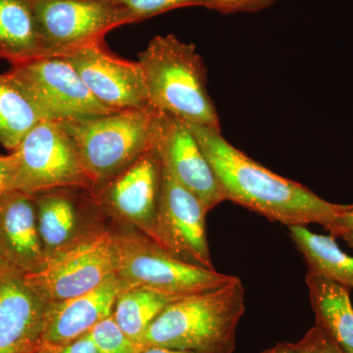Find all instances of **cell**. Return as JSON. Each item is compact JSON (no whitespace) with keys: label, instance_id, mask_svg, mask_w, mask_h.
I'll return each instance as SVG.
<instances>
[{"label":"cell","instance_id":"cell-16","mask_svg":"<svg viewBox=\"0 0 353 353\" xmlns=\"http://www.w3.org/2000/svg\"><path fill=\"white\" fill-rule=\"evenodd\" d=\"M0 252L7 264L24 274L46 259L39 238L34 196L10 192L0 199Z\"/></svg>","mask_w":353,"mask_h":353},{"label":"cell","instance_id":"cell-30","mask_svg":"<svg viewBox=\"0 0 353 353\" xmlns=\"http://www.w3.org/2000/svg\"><path fill=\"white\" fill-rule=\"evenodd\" d=\"M261 353H301L296 343H278L274 347L267 348Z\"/></svg>","mask_w":353,"mask_h":353},{"label":"cell","instance_id":"cell-26","mask_svg":"<svg viewBox=\"0 0 353 353\" xmlns=\"http://www.w3.org/2000/svg\"><path fill=\"white\" fill-rule=\"evenodd\" d=\"M277 0H209L208 9L222 14L255 13L273 6Z\"/></svg>","mask_w":353,"mask_h":353},{"label":"cell","instance_id":"cell-28","mask_svg":"<svg viewBox=\"0 0 353 353\" xmlns=\"http://www.w3.org/2000/svg\"><path fill=\"white\" fill-rule=\"evenodd\" d=\"M14 166L15 158L13 153L7 157H0V199L11 192Z\"/></svg>","mask_w":353,"mask_h":353},{"label":"cell","instance_id":"cell-6","mask_svg":"<svg viewBox=\"0 0 353 353\" xmlns=\"http://www.w3.org/2000/svg\"><path fill=\"white\" fill-rule=\"evenodd\" d=\"M117 267V238L92 232L51 253L25 278L46 303H55L97 289L116 275Z\"/></svg>","mask_w":353,"mask_h":353},{"label":"cell","instance_id":"cell-12","mask_svg":"<svg viewBox=\"0 0 353 353\" xmlns=\"http://www.w3.org/2000/svg\"><path fill=\"white\" fill-rule=\"evenodd\" d=\"M152 146L165 168L201 199L208 212L226 201L214 171L187 122L157 110Z\"/></svg>","mask_w":353,"mask_h":353},{"label":"cell","instance_id":"cell-18","mask_svg":"<svg viewBox=\"0 0 353 353\" xmlns=\"http://www.w3.org/2000/svg\"><path fill=\"white\" fill-rule=\"evenodd\" d=\"M46 57L30 0H0V58L17 65Z\"/></svg>","mask_w":353,"mask_h":353},{"label":"cell","instance_id":"cell-27","mask_svg":"<svg viewBox=\"0 0 353 353\" xmlns=\"http://www.w3.org/2000/svg\"><path fill=\"white\" fill-rule=\"evenodd\" d=\"M37 353H97L90 334L65 345H41Z\"/></svg>","mask_w":353,"mask_h":353},{"label":"cell","instance_id":"cell-33","mask_svg":"<svg viewBox=\"0 0 353 353\" xmlns=\"http://www.w3.org/2000/svg\"><path fill=\"white\" fill-rule=\"evenodd\" d=\"M7 264L6 261H4L3 257H2L1 252H0V267L3 266V265Z\"/></svg>","mask_w":353,"mask_h":353},{"label":"cell","instance_id":"cell-15","mask_svg":"<svg viewBox=\"0 0 353 353\" xmlns=\"http://www.w3.org/2000/svg\"><path fill=\"white\" fill-rule=\"evenodd\" d=\"M124 283L113 276L97 289L66 301L48 303L41 345H65L85 336L112 315Z\"/></svg>","mask_w":353,"mask_h":353},{"label":"cell","instance_id":"cell-11","mask_svg":"<svg viewBox=\"0 0 353 353\" xmlns=\"http://www.w3.org/2000/svg\"><path fill=\"white\" fill-rule=\"evenodd\" d=\"M62 57L106 108L113 111L150 108L141 65L114 54L104 39L80 46Z\"/></svg>","mask_w":353,"mask_h":353},{"label":"cell","instance_id":"cell-8","mask_svg":"<svg viewBox=\"0 0 353 353\" xmlns=\"http://www.w3.org/2000/svg\"><path fill=\"white\" fill-rule=\"evenodd\" d=\"M6 74L29 97L43 120H82L116 112L95 99L63 57H43L12 65Z\"/></svg>","mask_w":353,"mask_h":353},{"label":"cell","instance_id":"cell-13","mask_svg":"<svg viewBox=\"0 0 353 353\" xmlns=\"http://www.w3.org/2000/svg\"><path fill=\"white\" fill-rule=\"evenodd\" d=\"M48 303L25 274L0 267V353H37L43 343Z\"/></svg>","mask_w":353,"mask_h":353},{"label":"cell","instance_id":"cell-10","mask_svg":"<svg viewBox=\"0 0 353 353\" xmlns=\"http://www.w3.org/2000/svg\"><path fill=\"white\" fill-rule=\"evenodd\" d=\"M201 199L181 185L162 165V182L157 219L150 240L176 259L214 269Z\"/></svg>","mask_w":353,"mask_h":353},{"label":"cell","instance_id":"cell-3","mask_svg":"<svg viewBox=\"0 0 353 353\" xmlns=\"http://www.w3.org/2000/svg\"><path fill=\"white\" fill-rule=\"evenodd\" d=\"M138 57L152 108L189 124L221 130L205 65L194 44L174 34L157 36Z\"/></svg>","mask_w":353,"mask_h":353},{"label":"cell","instance_id":"cell-23","mask_svg":"<svg viewBox=\"0 0 353 353\" xmlns=\"http://www.w3.org/2000/svg\"><path fill=\"white\" fill-rule=\"evenodd\" d=\"M88 334L97 353H139L143 350L128 338L112 315L99 322Z\"/></svg>","mask_w":353,"mask_h":353},{"label":"cell","instance_id":"cell-24","mask_svg":"<svg viewBox=\"0 0 353 353\" xmlns=\"http://www.w3.org/2000/svg\"><path fill=\"white\" fill-rule=\"evenodd\" d=\"M124 9L134 23L141 22L167 11L183 7L201 6L208 8L209 0H106Z\"/></svg>","mask_w":353,"mask_h":353},{"label":"cell","instance_id":"cell-5","mask_svg":"<svg viewBox=\"0 0 353 353\" xmlns=\"http://www.w3.org/2000/svg\"><path fill=\"white\" fill-rule=\"evenodd\" d=\"M12 153L11 192L37 196L55 190H92L78 148L62 121L41 120Z\"/></svg>","mask_w":353,"mask_h":353},{"label":"cell","instance_id":"cell-31","mask_svg":"<svg viewBox=\"0 0 353 353\" xmlns=\"http://www.w3.org/2000/svg\"><path fill=\"white\" fill-rule=\"evenodd\" d=\"M139 353H199L196 352H190V350H173V348L166 347H145Z\"/></svg>","mask_w":353,"mask_h":353},{"label":"cell","instance_id":"cell-22","mask_svg":"<svg viewBox=\"0 0 353 353\" xmlns=\"http://www.w3.org/2000/svg\"><path fill=\"white\" fill-rule=\"evenodd\" d=\"M43 120L36 106L7 74H0V145L14 152Z\"/></svg>","mask_w":353,"mask_h":353},{"label":"cell","instance_id":"cell-32","mask_svg":"<svg viewBox=\"0 0 353 353\" xmlns=\"http://www.w3.org/2000/svg\"><path fill=\"white\" fill-rule=\"evenodd\" d=\"M340 238L343 239L353 248V233L341 234Z\"/></svg>","mask_w":353,"mask_h":353},{"label":"cell","instance_id":"cell-2","mask_svg":"<svg viewBox=\"0 0 353 353\" xmlns=\"http://www.w3.org/2000/svg\"><path fill=\"white\" fill-rule=\"evenodd\" d=\"M245 311V290L238 277L217 289L172 301L141 341L145 347L199 353H234L236 330Z\"/></svg>","mask_w":353,"mask_h":353},{"label":"cell","instance_id":"cell-25","mask_svg":"<svg viewBox=\"0 0 353 353\" xmlns=\"http://www.w3.org/2000/svg\"><path fill=\"white\" fill-rule=\"evenodd\" d=\"M296 343L301 353H343L338 343L317 326L309 330Z\"/></svg>","mask_w":353,"mask_h":353},{"label":"cell","instance_id":"cell-20","mask_svg":"<svg viewBox=\"0 0 353 353\" xmlns=\"http://www.w3.org/2000/svg\"><path fill=\"white\" fill-rule=\"evenodd\" d=\"M181 299V297H180ZM176 297L143 288H127L116 299L112 316L128 338L141 347L146 330Z\"/></svg>","mask_w":353,"mask_h":353},{"label":"cell","instance_id":"cell-1","mask_svg":"<svg viewBox=\"0 0 353 353\" xmlns=\"http://www.w3.org/2000/svg\"><path fill=\"white\" fill-rule=\"evenodd\" d=\"M212 167L226 201L288 227L328 229L343 205L331 203L301 183L277 175L232 145L220 129L189 124Z\"/></svg>","mask_w":353,"mask_h":353},{"label":"cell","instance_id":"cell-9","mask_svg":"<svg viewBox=\"0 0 353 353\" xmlns=\"http://www.w3.org/2000/svg\"><path fill=\"white\" fill-rule=\"evenodd\" d=\"M46 57H62L120 26L132 24L130 14L106 0H30Z\"/></svg>","mask_w":353,"mask_h":353},{"label":"cell","instance_id":"cell-17","mask_svg":"<svg viewBox=\"0 0 353 353\" xmlns=\"http://www.w3.org/2000/svg\"><path fill=\"white\" fill-rule=\"evenodd\" d=\"M305 281L315 326L329 334L343 353H353V306L348 288L309 270Z\"/></svg>","mask_w":353,"mask_h":353},{"label":"cell","instance_id":"cell-4","mask_svg":"<svg viewBox=\"0 0 353 353\" xmlns=\"http://www.w3.org/2000/svg\"><path fill=\"white\" fill-rule=\"evenodd\" d=\"M157 109H132L62 121L78 148L92 190L134 163L152 146Z\"/></svg>","mask_w":353,"mask_h":353},{"label":"cell","instance_id":"cell-7","mask_svg":"<svg viewBox=\"0 0 353 353\" xmlns=\"http://www.w3.org/2000/svg\"><path fill=\"white\" fill-rule=\"evenodd\" d=\"M116 275L127 288H143L172 297L217 289L234 276L176 259L148 239H117Z\"/></svg>","mask_w":353,"mask_h":353},{"label":"cell","instance_id":"cell-19","mask_svg":"<svg viewBox=\"0 0 353 353\" xmlns=\"http://www.w3.org/2000/svg\"><path fill=\"white\" fill-rule=\"evenodd\" d=\"M290 236L303 255L308 270L345 287L353 288V256L343 252L333 236L313 233L305 226L289 228Z\"/></svg>","mask_w":353,"mask_h":353},{"label":"cell","instance_id":"cell-29","mask_svg":"<svg viewBox=\"0 0 353 353\" xmlns=\"http://www.w3.org/2000/svg\"><path fill=\"white\" fill-rule=\"evenodd\" d=\"M327 230L333 236H340L341 234L345 233H353V204L343 205V210L339 213L333 224Z\"/></svg>","mask_w":353,"mask_h":353},{"label":"cell","instance_id":"cell-14","mask_svg":"<svg viewBox=\"0 0 353 353\" xmlns=\"http://www.w3.org/2000/svg\"><path fill=\"white\" fill-rule=\"evenodd\" d=\"M162 182V162L150 146L124 171L97 188L108 208L152 238Z\"/></svg>","mask_w":353,"mask_h":353},{"label":"cell","instance_id":"cell-21","mask_svg":"<svg viewBox=\"0 0 353 353\" xmlns=\"http://www.w3.org/2000/svg\"><path fill=\"white\" fill-rule=\"evenodd\" d=\"M65 190L32 196L36 203L39 238L46 257L70 243L76 229L75 206L64 194Z\"/></svg>","mask_w":353,"mask_h":353}]
</instances>
